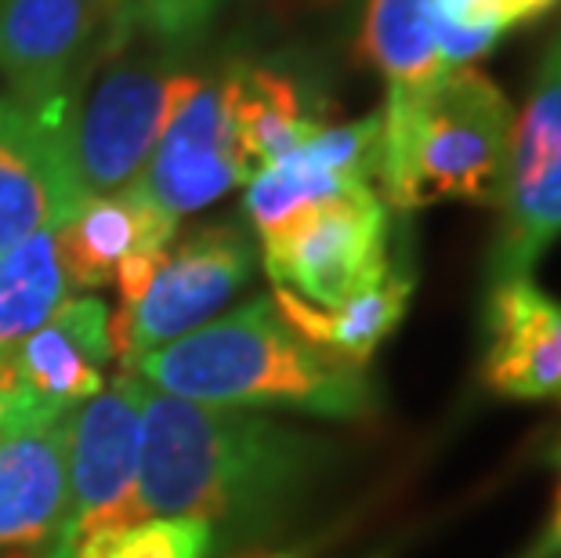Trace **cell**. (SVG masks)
I'll list each match as a JSON object with an SVG mask.
<instances>
[{
  "instance_id": "cell-5",
  "label": "cell",
  "mask_w": 561,
  "mask_h": 558,
  "mask_svg": "<svg viewBox=\"0 0 561 558\" xmlns=\"http://www.w3.org/2000/svg\"><path fill=\"white\" fill-rule=\"evenodd\" d=\"M261 261L276 291L312 308H337L396 265L388 204L377 189H359L297 210L261 236Z\"/></svg>"
},
{
  "instance_id": "cell-1",
  "label": "cell",
  "mask_w": 561,
  "mask_h": 558,
  "mask_svg": "<svg viewBox=\"0 0 561 558\" xmlns=\"http://www.w3.org/2000/svg\"><path fill=\"white\" fill-rule=\"evenodd\" d=\"M316 443L261 413L178 399L149 385L138 460L141 519L185 515L207 526H265L312 482Z\"/></svg>"
},
{
  "instance_id": "cell-18",
  "label": "cell",
  "mask_w": 561,
  "mask_h": 558,
  "mask_svg": "<svg viewBox=\"0 0 561 558\" xmlns=\"http://www.w3.org/2000/svg\"><path fill=\"white\" fill-rule=\"evenodd\" d=\"M435 0H369L363 19V58L385 77L388 99L421 94L446 73L435 52Z\"/></svg>"
},
{
  "instance_id": "cell-3",
  "label": "cell",
  "mask_w": 561,
  "mask_h": 558,
  "mask_svg": "<svg viewBox=\"0 0 561 558\" xmlns=\"http://www.w3.org/2000/svg\"><path fill=\"white\" fill-rule=\"evenodd\" d=\"M515 110L482 69H446L427 91L380 110L377 193L388 210L442 200L496 207L504 193Z\"/></svg>"
},
{
  "instance_id": "cell-25",
  "label": "cell",
  "mask_w": 561,
  "mask_h": 558,
  "mask_svg": "<svg viewBox=\"0 0 561 558\" xmlns=\"http://www.w3.org/2000/svg\"><path fill=\"white\" fill-rule=\"evenodd\" d=\"M551 460H554V468H558V508H554V515L543 526L540 537H536L518 558H561V439L551 449Z\"/></svg>"
},
{
  "instance_id": "cell-29",
  "label": "cell",
  "mask_w": 561,
  "mask_h": 558,
  "mask_svg": "<svg viewBox=\"0 0 561 558\" xmlns=\"http://www.w3.org/2000/svg\"><path fill=\"white\" fill-rule=\"evenodd\" d=\"M265 558H297V555H265Z\"/></svg>"
},
{
  "instance_id": "cell-12",
  "label": "cell",
  "mask_w": 561,
  "mask_h": 558,
  "mask_svg": "<svg viewBox=\"0 0 561 558\" xmlns=\"http://www.w3.org/2000/svg\"><path fill=\"white\" fill-rule=\"evenodd\" d=\"M482 327L489 391L561 407V301L533 276L489 283Z\"/></svg>"
},
{
  "instance_id": "cell-21",
  "label": "cell",
  "mask_w": 561,
  "mask_h": 558,
  "mask_svg": "<svg viewBox=\"0 0 561 558\" xmlns=\"http://www.w3.org/2000/svg\"><path fill=\"white\" fill-rule=\"evenodd\" d=\"M214 526L185 515H152L83 537L73 558H207Z\"/></svg>"
},
{
  "instance_id": "cell-16",
  "label": "cell",
  "mask_w": 561,
  "mask_h": 558,
  "mask_svg": "<svg viewBox=\"0 0 561 558\" xmlns=\"http://www.w3.org/2000/svg\"><path fill=\"white\" fill-rule=\"evenodd\" d=\"M410 298H413V276L399 261L391 265L385 280H377L374 287L352 294V298L341 301L337 308H312L283 291L272 294L279 316L297 334L355 366H366L369 355L380 349V341L402 323Z\"/></svg>"
},
{
  "instance_id": "cell-14",
  "label": "cell",
  "mask_w": 561,
  "mask_h": 558,
  "mask_svg": "<svg viewBox=\"0 0 561 558\" xmlns=\"http://www.w3.org/2000/svg\"><path fill=\"white\" fill-rule=\"evenodd\" d=\"M69 413L0 418V551L51 540L66 504Z\"/></svg>"
},
{
  "instance_id": "cell-13",
  "label": "cell",
  "mask_w": 561,
  "mask_h": 558,
  "mask_svg": "<svg viewBox=\"0 0 561 558\" xmlns=\"http://www.w3.org/2000/svg\"><path fill=\"white\" fill-rule=\"evenodd\" d=\"M99 30L94 0H0V77L22 102L73 99Z\"/></svg>"
},
{
  "instance_id": "cell-8",
  "label": "cell",
  "mask_w": 561,
  "mask_h": 558,
  "mask_svg": "<svg viewBox=\"0 0 561 558\" xmlns=\"http://www.w3.org/2000/svg\"><path fill=\"white\" fill-rule=\"evenodd\" d=\"M257 251L236 225H207L171 243L141 298L113 316V352L124 374L163 344L193 334L254 276Z\"/></svg>"
},
{
  "instance_id": "cell-17",
  "label": "cell",
  "mask_w": 561,
  "mask_h": 558,
  "mask_svg": "<svg viewBox=\"0 0 561 558\" xmlns=\"http://www.w3.org/2000/svg\"><path fill=\"white\" fill-rule=\"evenodd\" d=\"M232 116L236 135H240L247 174L272 168L294 149H301L308 138L322 127L312 113L305 110V99L297 84L279 69L268 66H232Z\"/></svg>"
},
{
  "instance_id": "cell-7",
  "label": "cell",
  "mask_w": 561,
  "mask_h": 558,
  "mask_svg": "<svg viewBox=\"0 0 561 558\" xmlns=\"http://www.w3.org/2000/svg\"><path fill=\"white\" fill-rule=\"evenodd\" d=\"M489 283L533 276L561 240V26L543 47L525 110L515 116Z\"/></svg>"
},
{
  "instance_id": "cell-10",
  "label": "cell",
  "mask_w": 561,
  "mask_h": 558,
  "mask_svg": "<svg viewBox=\"0 0 561 558\" xmlns=\"http://www.w3.org/2000/svg\"><path fill=\"white\" fill-rule=\"evenodd\" d=\"M247 182L250 174L236 135L229 73L199 80L171 113L135 185L171 218H185Z\"/></svg>"
},
{
  "instance_id": "cell-4",
  "label": "cell",
  "mask_w": 561,
  "mask_h": 558,
  "mask_svg": "<svg viewBox=\"0 0 561 558\" xmlns=\"http://www.w3.org/2000/svg\"><path fill=\"white\" fill-rule=\"evenodd\" d=\"M196 84L199 77L178 73L171 55L157 47L110 52L69 127V152L83 196H105L135 182L146 171L171 113Z\"/></svg>"
},
{
  "instance_id": "cell-23",
  "label": "cell",
  "mask_w": 561,
  "mask_h": 558,
  "mask_svg": "<svg viewBox=\"0 0 561 558\" xmlns=\"http://www.w3.org/2000/svg\"><path fill=\"white\" fill-rule=\"evenodd\" d=\"M432 33H435V52L442 69H463L493 52L507 30L496 26V22H457L435 8Z\"/></svg>"
},
{
  "instance_id": "cell-19",
  "label": "cell",
  "mask_w": 561,
  "mask_h": 558,
  "mask_svg": "<svg viewBox=\"0 0 561 558\" xmlns=\"http://www.w3.org/2000/svg\"><path fill=\"white\" fill-rule=\"evenodd\" d=\"M58 229H41L0 254V355L41 330L69 301Z\"/></svg>"
},
{
  "instance_id": "cell-24",
  "label": "cell",
  "mask_w": 561,
  "mask_h": 558,
  "mask_svg": "<svg viewBox=\"0 0 561 558\" xmlns=\"http://www.w3.org/2000/svg\"><path fill=\"white\" fill-rule=\"evenodd\" d=\"M558 4L561 0H493V4H489V22H500L504 30H515L522 22L543 19L547 11Z\"/></svg>"
},
{
  "instance_id": "cell-9",
  "label": "cell",
  "mask_w": 561,
  "mask_h": 558,
  "mask_svg": "<svg viewBox=\"0 0 561 558\" xmlns=\"http://www.w3.org/2000/svg\"><path fill=\"white\" fill-rule=\"evenodd\" d=\"M73 113V99L0 94V254L41 229H62L88 200L69 152Z\"/></svg>"
},
{
  "instance_id": "cell-26",
  "label": "cell",
  "mask_w": 561,
  "mask_h": 558,
  "mask_svg": "<svg viewBox=\"0 0 561 558\" xmlns=\"http://www.w3.org/2000/svg\"><path fill=\"white\" fill-rule=\"evenodd\" d=\"M102 11V19H105V41H102V52L110 55L116 52V47H124L130 41V33H127V8H130V0H94Z\"/></svg>"
},
{
  "instance_id": "cell-28",
  "label": "cell",
  "mask_w": 561,
  "mask_h": 558,
  "mask_svg": "<svg viewBox=\"0 0 561 558\" xmlns=\"http://www.w3.org/2000/svg\"><path fill=\"white\" fill-rule=\"evenodd\" d=\"M0 418H4V388H0Z\"/></svg>"
},
{
  "instance_id": "cell-27",
  "label": "cell",
  "mask_w": 561,
  "mask_h": 558,
  "mask_svg": "<svg viewBox=\"0 0 561 558\" xmlns=\"http://www.w3.org/2000/svg\"><path fill=\"white\" fill-rule=\"evenodd\" d=\"M489 4H493V0H435V8L442 15H449L457 22H489Z\"/></svg>"
},
{
  "instance_id": "cell-11",
  "label": "cell",
  "mask_w": 561,
  "mask_h": 558,
  "mask_svg": "<svg viewBox=\"0 0 561 558\" xmlns=\"http://www.w3.org/2000/svg\"><path fill=\"white\" fill-rule=\"evenodd\" d=\"M113 312L102 298H69L41 330L0 355L4 413H69L105 388Z\"/></svg>"
},
{
  "instance_id": "cell-20",
  "label": "cell",
  "mask_w": 561,
  "mask_h": 558,
  "mask_svg": "<svg viewBox=\"0 0 561 558\" xmlns=\"http://www.w3.org/2000/svg\"><path fill=\"white\" fill-rule=\"evenodd\" d=\"M359 189H374V185L348 182V178L319 168L305 149H294L290 157H283L279 163H272V168L250 178L243 210H247L250 225L257 229V236H265L290 215H297V210L327 204V200H337L348 193H359Z\"/></svg>"
},
{
  "instance_id": "cell-15",
  "label": "cell",
  "mask_w": 561,
  "mask_h": 558,
  "mask_svg": "<svg viewBox=\"0 0 561 558\" xmlns=\"http://www.w3.org/2000/svg\"><path fill=\"white\" fill-rule=\"evenodd\" d=\"M174 232L178 218L130 182L116 193L83 200L77 215L58 229V251L73 291H99L116 280L124 261L171 251Z\"/></svg>"
},
{
  "instance_id": "cell-22",
  "label": "cell",
  "mask_w": 561,
  "mask_h": 558,
  "mask_svg": "<svg viewBox=\"0 0 561 558\" xmlns=\"http://www.w3.org/2000/svg\"><path fill=\"white\" fill-rule=\"evenodd\" d=\"M225 0H130L127 33L163 55H185L207 37Z\"/></svg>"
},
{
  "instance_id": "cell-2",
  "label": "cell",
  "mask_w": 561,
  "mask_h": 558,
  "mask_svg": "<svg viewBox=\"0 0 561 558\" xmlns=\"http://www.w3.org/2000/svg\"><path fill=\"white\" fill-rule=\"evenodd\" d=\"M135 374L167 396L210 407L301 410L337 421L369 418L377 407L366 366L301 338L272 298H254L163 344Z\"/></svg>"
},
{
  "instance_id": "cell-6",
  "label": "cell",
  "mask_w": 561,
  "mask_h": 558,
  "mask_svg": "<svg viewBox=\"0 0 561 558\" xmlns=\"http://www.w3.org/2000/svg\"><path fill=\"white\" fill-rule=\"evenodd\" d=\"M146 396V377L121 374L99 396L73 410L66 454V504L44 558H73L91 533L141 522L138 460Z\"/></svg>"
}]
</instances>
